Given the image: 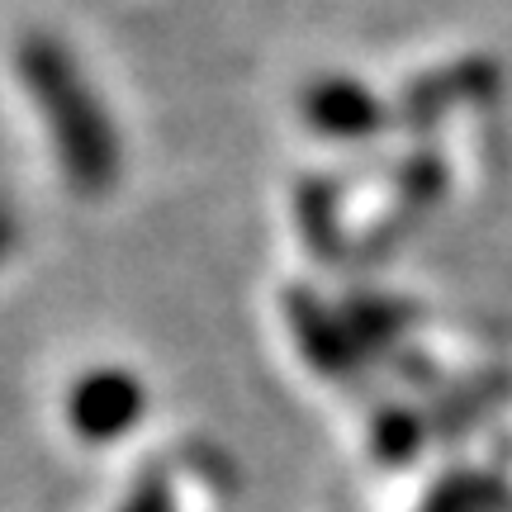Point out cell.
Wrapping results in <instances>:
<instances>
[{
  "label": "cell",
  "mask_w": 512,
  "mask_h": 512,
  "mask_svg": "<svg viewBox=\"0 0 512 512\" xmlns=\"http://www.w3.org/2000/svg\"><path fill=\"white\" fill-rule=\"evenodd\" d=\"M290 323H294V332L304 337V351L313 356V366L342 370V361H347V342H342L337 323H332L328 313L318 309V304H313L304 290L290 294Z\"/></svg>",
  "instance_id": "obj_4"
},
{
  "label": "cell",
  "mask_w": 512,
  "mask_h": 512,
  "mask_svg": "<svg viewBox=\"0 0 512 512\" xmlns=\"http://www.w3.org/2000/svg\"><path fill=\"white\" fill-rule=\"evenodd\" d=\"M304 114H309V124L318 133H332V138H361V133L380 124L375 100L351 81H318L304 95Z\"/></svg>",
  "instance_id": "obj_3"
},
{
  "label": "cell",
  "mask_w": 512,
  "mask_h": 512,
  "mask_svg": "<svg viewBox=\"0 0 512 512\" xmlns=\"http://www.w3.org/2000/svg\"><path fill=\"white\" fill-rule=\"evenodd\" d=\"M10 247H15V228H10V219L0 214V256L10 252Z\"/></svg>",
  "instance_id": "obj_6"
},
{
  "label": "cell",
  "mask_w": 512,
  "mask_h": 512,
  "mask_svg": "<svg viewBox=\"0 0 512 512\" xmlns=\"http://www.w3.org/2000/svg\"><path fill=\"white\" fill-rule=\"evenodd\" d=\"M124 512H176V494H171V479L162 470H147L138 484H133V494H128Z\"/></svg>",
  "instance_id": "obj_5"
},
{
  "label": "cell",
  "mask_w": 512,
  "mask_h": 512,
  "mask_svg": "<svg viewBox=\"0 0 512 512\" xmlns=\"http://www.w3.org/2000/svg\"><path fill=\"white\" fill-rule=\"evenodd\" d=\"M19 76L34 95L43 124L57 143V162L81 195H105L119 176V138L105 119V105L86 86L72 53L48 34L19 43Z\"/></svg>",
  "instance_id": "obj_1"
},
{
  "label": "cell",
  "mask_w": 512,
  "mask_h": 512,
  "mask_svg": "<svg viewBox=\"0 0 512 512\" xmlns=\"http://www.w3.org/2000/svg\"><path fill=\"white\" fill-rule=\"evenodd\" d=\"M67 418H72L76 437L86 441H114L133 432L138 418H143V384L138 375H128V370H91V375H81V384L72 389V399H67Z\"/></svg>",
  "instance_id": "obj_2"
}]
</instances>
